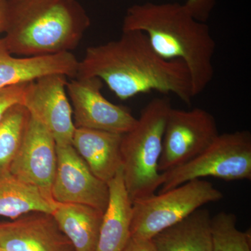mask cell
Returning <instances> with one entry per match:
<instances>
[{
    "label": "cell",
    "instance_id": "obj_23",
    "mask_svg": "<svg viewBox=\"0 0 251 251\" xmlns=\"http://www.w3.org/2000/svg\"><path fill=\"white\" fill-rule=\"evenodd\" d=\"M122 251H156L151 239L130 237Z\"/></svg>",
    "mask_w": 251,
    "mask_h": 251
},
{
    "label": "cell",
    "instance_id": "obj_11",
    "mask_svg": "<svg viewBox=\"0 0 251 251\" xmlns=\"http://www.w3.org/2000/svg\"><path fill=\"white\" fill-rule=\"evenodd\" d=\"M56 170L55 140L44 126L30 117L9 173L18 179L40 188L52 197L51 189Z\"/></svg>",
    "mask_w": 251,
    "mask_h": 251
},
{
    "label": "cell",
    "instance_id": "obj_19",
    "mask_svg": "<svg viewBox=\"0 0 251 251\" xmlns=\"http://www.w3.org/2000/svg\"><path fill=\"white\" fill-rule=\"evenodd\" d=\"M29 114L23 104H17L6 112L0 122V175L9 173L25 133Z\"/></svg>",
    "mask_w": 251,
    "mask_h": 251
},
{
    "label": "cell",
    "instance_id": "obj_18",
    "mask_svg": "<svg viewBox=\"0 0 251 251\" xmlns=\"http://www.w3.org/2000/svg\"><path fill=\"white\" fill-rule=\"evenodd\" d=\"M55 201L40 188L8 173L0 175V216L15 220L29 213L52 214Z\"/></svg>",
    "mask_w": 251,
    "mask_h": 251
},
{
    "label": "cell",
    "instance_id": "obj_16",
    "mask_svg": "<svg viewBox=\"0 0 251 251\" xmlns=\"http://www.w3.org/2000/svg\"><path fill=\"white\" fill-rule=\"evenodd\" d=\"M104 212L76 203L55 202L52 216L75 251H96Z\"/></svg>",
    "mask_w": 251,
    "mask_h": 251
},
{
    "label": "cell",
    "instance_id": "obj_2",
    "mask_svg": "<svg viewBox=\"0 0 251 251\" xmlns=\"http://www.w3.org/2000/svg\"><path fill=\"white\" fill-rule=\"evenodd\" d=\"M122 31H140L160 57L186 64L195 97L202 93L214 75L216 42L206 23L196 19L178 2L132 5L124 18Z\"/></svg>",
    "mask_w": 251,
    "mask_h": 251
},
{
    "label": "cell",
    "instance_id": "obj_13",
    "mask_svg": "<svg viewBox=\"0 0 251 251\" xmlns=\"http://www.w3.org/2000/svg\"><path fill=\"white\" fill-rule=\"evenodd\" d=\"M79 61L72 52L40 56L16 57L0 39V89L32 82L50 74L76 77Z\"/></svg>",
    "mask_w": 251,
    "mask_h": 251
},
{
    "label": "cell",
    "instance_id": "obj_4",
    "mask_svg": "<svg viewBox=\"0 0 251 251\" xmlns=\"http://www.w3.org/2000/svg\"><path fill=\"white\" fill-rule=\"evenodd\" d=\"M171 100L153 99L143 109L131 130L122 135V175L132 202L154 194L163 184L158 162Z\"/></svg>",
    "mask_w": 251,
    "mask_h": 251
},
{
    "label": "cell",
    "instance_id": "obj_9",
    "mask_svg": "<svg viewBox=\"0 0 251 251\" xmlns=\"http://www.w3.org/2000/svg\"><path fill=\"white\" fill-rule=\"evenodd\" d=\"M67 77L50 74L29 82L23 101L30 117L45 127L58 146L72 145L75 128Z\"/></svg>",
    "mask_w": 251,
    "mask_h": 251
},
{
    "label": "cell",
    "instance_id": "obj_25",
    "mask_svg": "<svg viewBox=\"0 0 251 251\" xmlns=\"http://www.w3.org/2000/svg\"><path fill=\"white\" fill-rule=\"evenodd\" d=\"M0 251H1V249H0Z\"/></svg>",
    "mask_w": 251,
    "mask_h": 251
},
{
    "label": "cell",
    "instance_id": "obj_6",
    "mask_svg": "<svg viewBox=\"0 0 251 251\" xmlns=\"http://www.w3.org/2000/svg\"><path fill=\"white\" fill-rule=\"evenodd\" d=\"M160 192L194 179L213 176L225 181L251 179V133L249 130L219 134L199 156L162 173Z\"/></svg>",
    "mask_w": 251,
    "mask_h": 251
},
{
    "label": "cell",
    "instance_id": "obj_24",
    "mask_svg": "<svg viewBox=\"0 0 251 251\" xmlns=\"http://www.w3.org/2000/svg\"><path fill=\"white\" fill-rule=\"evenodd\" d=\"M7 17L8 0H0V34L6 29Z\"/></svg>",
    "mask_w": 251,
    "mask_h": 251
},
{
    "label": "cell",
    "instance_id": "obj_5",
    "mask_svg": "<svg viewBox=\"0 0 251 251\" xmlns=\"http://www.w3.org/2000/svg\"><path fill=\"white\" fill-rule=\"evenodd\" d=\"M224 194L203 179H194L168 191L132 202L130 237L151 239Z\"/></svg>",
    "mask_w": 251,
    "mask_h": 251
},
{
    "label": "cell",
    "instance_id": "obj_1",
    "mask_svg": "<svg viewBox=\"0 0 251 251\" xmlns=\"http://www.w3.org/2000/svg\"><path fill=\"white\" fill-rule=\"evenodd\" d=\"M122 31L117 40L87 49L76 77H99L123 100L156 91L190 105L195 96L186 64L162 58L141 31Z\"/></svg>",
    "mask_w": 251,
    "mask_h": 251
},
{
    "label": "cell",
    "instance_id": "obj_17",
    "mask_svg": "<svg viewBox=\"0 0 251 251\" xmlns=\"http://www.w3.org/2000/svg\"><path fill=\"white\" fill-rule=\"evenodd\" d=\"M211 222L209 211L200 208L151 241L156 251H212Z\"/></svg>",
    "mask_w": 251,
    "mask_h": 251
},
{
    "label": "cell",
    "instance_id": "obj_21",
    "mask_svg": "<svg viewBox=\"0 0 251 251\" xmlns=\"http://www.w3.org/2000/svg\"><path fill=\"white\" fill-rule=\"evenodd\" d=\"M28 83L0 89V122L13 106L23 104Z\"/></svg>",
    "mask_w": 251,
    "mask_h": 251
},
{
    "label": "cell",
    "instance_id": "obj_15",
    "mask_svg": "<svg viewBox=\"0 0 251 251\" xmlns=\"http://www.w3.org/2000/svg\"><path fill=\"white\" fill-rule=\"evenodd\" d=\"M108 184L110 198L96 251H122L130 237L132 221V201L126 189L122 168Z\"/></svg>",
    "mask_w": 251,
    "mask_h": 251
},
{
    "label": "cell",
    "instance_id": "obj_14",
    "mask_svg": "<svg viewBox=\"0 0 251 251\" xmlns=\"http://www.w3.org/2000/svg\"><path fill=\"white\" fill-rule=\"evenodd\" d=\"M120 133L75 128L72 146L99 179L108 183L122 168Z\"/></svg>",
    "mask_w": 251,
    "mask_h": 251
},
{
    "label": "cell",
    "instance_id": "obj_10",
    "mask_svg": "<svg viewBox=\"0 0 251 251\" xmlns=\"http://www.w3.org/2000/svg\"><path fill=\"white\" fill-rule=\"evenodd\" d=\"M51 195L55 202L85 204L103 212L110 198L108 183L92 173L72 145H57V170Z\"/></svg>",
    "mask_w": 251,
    "mask_h": 251
},
{
    "label": "cell",
    "instance_id": "obj_7",
    "mask_svg": "<svg viewBox=\"0 0 251 251\" xmlns=\"http://www.w3.org/2000/svg\"><path fill=\"white\" fill-rule=\"evenodd\" d=\"M219 134L215 117L204 109L172 108L165 126L158 171L165 173L191 161Z\"/></svg>",
    "mask_w": 251,
    "mask_h": 251
},
{
    "label": "cell",
    "instance_id": "obj_20",
    "mask_svg": "<svg viewBox=\"0 0 251 251\" xmlns=\"http://www.w3.org/2000/svg\"><path fill=\"white\" fill-rule=\"evenodd\" d=\"M212 251H251V235L239 230L233 213L220 211L211 217Z\"/></svg>",
    "mask_w": 251,
    "mask_h": 251
},
{
    "label": "cell",
    "instance_id": "obj_3",
    "mask_svg": "<svg viewBox=\"0 0 251 251\" xmlns=\"http://www.w3.org/2000/svg\"><path fill=\"white\" fill-rule=\"evenodd\" d=\"M90 24L77 0H8L3 39L13 54L52 55L75 49Z\"/></svg>",
    "mask_w": 251,
    "mask_h": 251
},
{
    "label": "cell",
    "instance_id": "obj_12",
    "mask_svg": "<svg viewBox=\"0 0 251 251\" xmlns=\"http://www.w3.org/2000/svg\"><path fill=\"white\" fill-rule=\"evenodd\" d=\"M2 251H75L51 214L29 213L0 224Z\"/></svg>",
    "mask_w": 251,
    "mask_h": 251
},
{
    "label": "cell",
    "instance_id": "obj_8",
    "mask_svg": "<svg viewBox=\"0 0 251 251\" xmlns=\"http://www.w3.org/2000/svg\"><path fill=\"white\" fill-rule=\"evenodd\" d=\"M103 81L96 77H75L67 82L75 128H91L125 134L137 118L129 109L109 101L102 94Z\"/></svg>",
    "mask_w": 251,
    "mask_h": 251
},
{
    "label": "cell",
    "instance_id": "obj_22",
    "mask_svg": "<svg viewBox=\"0 0 251 251\" xmlns=\"http://www.w3.org/2000/svg\"><path fill=\"white\" fill-rule=\"evenodd\" d=\"M216 3V0H187L184 5L193 17L206 23Z\"/></svg>",
    "mask_w": 251,
    "mask_h": 251
}]
</instances>
